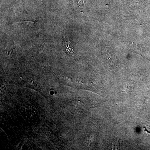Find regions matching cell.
<instances>
[{"mask_svg":"<svg viewBox=\"0 0 150 150\" xmlns=\"http://www.w3.org/2000/svg\"><path fill=\"white\" fill-rule=\"evenodd\" d=\"M71 44V42L69 37L65 36L64 40L63 42V46H64L65 51L69 54H72L74 52Z\"/></svg>","mask_w":150,"mask_h":150,"instance_id":"obj_1","label":"cell"},{"mask_svg":"<svg viewBox=\"0 0 150 150\" xmlns=\"http://www.w3.org/2000/svg\"><path fill=\"white\" fill-rule=\"evenodd\" d=\"M85 4V2L84 0H77L74 3L75 7L76 6V8L77 9L79 10L80 11H82Z\"/></svg>","mask_w":150,"mask_h":150,"instance_id":"obj_2","label":"cell"}]
</instances>
